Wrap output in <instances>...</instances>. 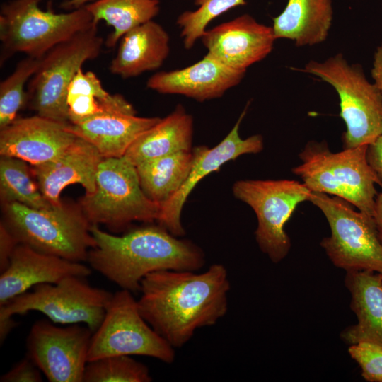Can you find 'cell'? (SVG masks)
Instances as JSON below:
<instances>
[{
  "label": "cell",
  "mask_w": 382,
  "mask_h": 382,
  "mask_svg": "<svg viewBox=\"0 0 382 382\" xmlns=\"http://www.w3.org/2000/svg\"><path fill=\"white\" fill-rule=\"evenodd\" d=\"M231 284L221 264L206 271L165 270L141 282L139 311L173 348L184 346L201 328L215 325L228 311Z\"/></svg>",
  "instance_id": "1"
},
{
  "label": "cell",
  "mask_w": 382,
  "mask_h": 382,
  "mask_svg": "<svg viewBox=\"0 0 382 382\" xmlns=\"http://www.w3.org/2000/svg\"><path fill=\"white\" fill-rule=\"evenodd\" d=\"M91 232L96 246L89 250L86 262L121 289L132 293L139 291L141 280L151 272H197L205 264L201 248L178 238L160 224L134 228L122 236L92 224Z\"/></svg>",
  "instance_id": "2"
},
{
  "label": "cell",
  "mask_w": 382,
  "mask_h": 382,
  "mask_svg": "<svg viewBox=\"0 0 382 382\" xmlns=\"http://www.w3.org/2000/svg\"><path fill=\"white\" fill-rule=\"evenodd\" d=\"M1 221L18 243L70 261H86L89 250L96 246L92 224L79 203L62 202L47 209L4 203Z\"/></svg>",
  "instance_id": "3"
},
{
  "label": "cell",
  "mask_w": 382,
  "mask_h": 382,
  "mask_svg": "<svg viewBox=\"0 0 382 382\" xmlns=\"http://www.w3.org/2000/svg\"><path fill=\"white\" fill-rule=\"evenodd\" d=\"M369 145L332 153L325 141H308L292 168L311 192L339 197L373 216L378 180L368 162Z\"/></svg>",
  "instance_id": "4"
},
{
  "label": "cell",
  "mask_w": 382,
  "mask_h": 382,
  "mask_svg": "<svg viewBox=\"0 0 382 382\" xmlns=\"http://www.w3.org/2000/svg\"><path fill=\"white\" fill-rule=\"evenodd\" d=\"M86 277L68 276L55 284H40L0 306V335L6 337L16 326L15 315L43 313L54 323H83L94 332L101 324L112 294L92 286Z\"/></svg>",
  "instance_id": "5"
},
{
  "label": "cell",
  "mask_w": 382,
  "mask_h": 382,
  "mask_svg": "<svg viewBox=\"0 0 382 382\" xmlns=\"http://www.w3.org/2000/svg\"><path fill=\"white\" fill-rule=\"evenodd\" d=\"M301 71L331 85L340 98L345 123L343 149L369 145L382 135V92L367 80L362 66L350 64L341 53L320 62L310 60Z\"/></svg>",
  "instance_id": "6"
},
{
  "label": "cell",
  "mask_w": 382,
  "mask_h": 382,
  "mask_svg": "<svg viewBox=\"0 0 382 382\" xmlns=\"http://www.w3.org/2000/svg\"><path fill=\"white\" fill-rule=\"evenodd\" d=\"M41 1L11 0L2 4L1 63L17 52L41 59L54 46L94 23L85 6L68 13H55L42 10Z\"/></svg>",
  "instance_id": "7"
},
{
  "label": "cell",
  "mask_w": 382,
  "mask_h": 382,
  "mask_svg": "<svg viewBox=\"0 0 382 382\" xmlns=\"http://www.w3.org/2000/svg\"><path fill=\"white\" fill-rule=\"evenodd\" d=\"M91 224H105L119 231L134 221H158L161 204L143 191L136 166L125 156L103 158L96 178V189L79 202Z\"/></svg>",
  "instance_id": "8"
},
{
  "label": "cell",
  "mask_w": 382,
  "mask_h": 382,
  "mask_svg": "<svg viewBox=\"0 0 382 382\" xmlns=\"http://www.w3.org/2000/svg\"><path fill=\"white\" fill-rule=\"evenodd\" d=\"M98 24L57 45L40 60L38 68L29 80L28 100L37 115L70 124L67 105L69 86L83 64L100 53L103 38Z\"/></svg>",
  "instance_id": "9"
},
{
  "label": "cell",
  "mask_w": 382,
  "mask_h": 382,
  "mask_svg": "<svg viewBox=\"0 0 382 382\" xmlns=\"http://www.w3.org/2000/svg\"><path fill=\"white\" fill-rule=\"evenodd\" d=\"M325 216L331 231L320 245L331 262L347 272L382 274V243L372 216L355 210L347 201L312 192L309 199Z\"/></svg>",
  "instance_id": "10"
},
{
  "label": "cell",
  "mask_w": 382,
  "mask_h": 382,
  "mask_svg": "<svg viewBox=\"0 0 382 382\" xmlns=\"http://www.w3.org/2000/svg\"><path fill=\"white\" fill-rule=\"evenodd\" d=\"M114 355H141L172 364L175 348L142 317L132 293L120 289L112 294L104 318L93 333L88 362Z\"/></svg>",
  "instance_id": "11"
},
{
  "label": "cell",
  "mask_w": 382,
  "mask_h": 382,
  "mask_svg": "<svg viewBox=\"0 0 382 382\" xmlns=\"http://www.w3.org/2000/svg\"><path fill=\"white\" fill-rule=\"evenodd\" d=\"M311 192L303 182L294 180H241L233 185L235 197L255 212L256 241L273 262L289 253L291 241L284 225L299 204L309 201Z\"/></svg>",
  "instance_id": "12"
},
{
  "label": "cell",
  "mask_w": 382,
  "mask_h": 382,
  "mask_svg": "<svg viewBox=\"0 0 382 382\" xmlns=\"http://www.w3.org/2000/svg\"><path fill=\"white\" fill-rule=\"evenodd\" d=\"M93 333L86 325L39 320L26 338V355L50 382H83Z\"/></svg>",
  "instance_id": "13"
},
{
  "label": "cell",
  "mask_w": 382,
  "mask_h": 382,
  "mask_svg": "<svg viewBox=\"0 0 382 382\" xmlns=\"http://www.w3.org/2000/svg\"><path fill=\"white\" fill-rule=\"evenodd\" d=\"M247 105L227 136L216 146L209 148L198 146L192 150V163L185 181L168 201L161 205L158 224L175 236H183L185 231L181 223V212L187 198L205 176L218 171L226 162L248 154H257L264 147L263 138L254 134L246 139L239 135V127L245 117Z\"/></svg>",
  "instance_id": "14"
},
{
  "label": "cell",
  "mask_w": 382,
  "mask_h": 382,
  "mask_svg": "<svg viewBox=\"0 0 382 382\" xmlns=\"http://www.w3.org/2000/svg\"><path fill=\"white\" fill-rule=\"evenodd\" d=\"M200 40L208 55L233 69L246 72L270 54L277 39L272 27L245 13L206 30Z\"/></svg>",
  "instance_id": "15"
},
{
  "label": "cell",
  "mask_w": 382,
  "mask_h": 382,
  "mask_svg": "<svg viewBox=\"0 0 382 382\" xmlns=\"http://www.w3.org/2000/svg\"><path fill=\"white\" fill-rule=\"evenodd\" d=\"M60 123L38 115L16 118L0 129V154L32 166L50 161L66 151L77 137Z\"/></svg>",
  "instance_id": "16"
},
{
  "label": "cell",
  "mask_w": 382,
  "mask_h": 382,
  "mask_svg": "<svg viewBox=\"0 0 382 382\" xmlns=\"http://www.w3.org/2000/svg\"><path fill=\"white\" fill-rule=\"evenodd\" d=\"M0 306L40 284H55L68 276L87 277L91 269L82 262L39 252L18 243L8 267L0 273Z\"/></svg>",
  "instance_id": "17"
},
{
  "label": "cell",
  "mask_w": 382,
  "mask_h": 382,
  "mask_svg": "<svg viewBox=\"0 0 382 382\" xmlns=\"http://www.w3.org/2000/svg\"><path fill=\"white\" fill-rule=\"evenodd\" d=\"M245 74L206 54L197 62L185 68L153 74L146 86L161 94L181 95L204 102L221 97L239 84Z\"/></svg>",
  "instance_id": "18"
},
{
  "label": "cell",
  "mask_w": 382,
  "mask_h": 382,
  "mask_svg": "<svg viewBox=\"0 0 382 382\" xmlns=\"http://www.w3.org/2000/svg\"><path fill=\"white\" fill-rule=\"evenodd\" d=\"M103 157L91 143L77 137L62 154L47 163L33 166L31 170L39 187L54 206L60 204L61 193L69 185H81L86 194L96 189V178Z\"/></svg>",
  "instance_id": "19"
},
{
  "label": "cell",
  "mask_w": 382,
  "mask_h": 382,
  "mask_svg": "<svg viewBox=\"0 0 382 382\" xmlns=\"http://www.w3.org/2000/svg\"><path fill=\"white\" fill-rule=\"evenodd\" d=\"M170 54V36L151 20L127 32L120 40L110 71L123 79L159 69Z\"/></svg>",
  "instance_id": "20"
},
{
  "label": "cell",
  "mask_w": 382,
  "mask_h": 382,
  "mask_svg": "<svg viewBox=\"0 0 382 382\" xmlns=\"http://www.w3.org/2000/svg\"><path fill=\"white\" fill-rule=\"evenodd\" d=\"M345 285L358 322L342 331V339L350 345L367 342L382 346V274L371 270L348 271Z\"/></svg>",
  "instance_id": "21"
},
{
  "label": "cell",
  "mask_w": 382,
  "mask_h": 382,
  "mask_svg": "<svg viewBox=\"0 0 382 382\" xmlns=\"http://www.w3.org/2000/svg\"><path fill=\"white\" fill-rule=\"evenodd\" d=\"M160 120L136 114L110 113L69 124L67 129L91 143L103 158L122 157L139 134Z\"/></svg>",
  "instance_id": "22"
},
{
  "label": "cell",
  "mask_w": 382,
  "mask_h": 382,
  "mask_svg": "<svg viewBox=\"0 0 382 382\" xmlns=\"http://www.w3.org/2000/svg\"><path fill=\"white\" fill-rule=\"evenodd\" d=\"M193 118L178 104L132 142L125 157L134 166L173 154L192 151Z\"/></svg>",
  "instance_id": "23"
},
{
  "label": "cell",
  "mask_w": 382,
  "mask_h": 382,
  "mask_svg": "<svg viewBox=\"0 0 382 382\" xmlns=\"http://www.w3.org/2000/svg\"><path fill=\"white\" fill-rule=\"evenodd\" d=\"M332 17V0H288L272 27L276 39L292 40L298 47L312 46L326 40Z\"/></svg>",
  "instance_id": "24"
},
{
  "label": "cell",
  "mask_w": 382,
  "mask_h": 382,
  "mask_svg": "<svg viewBox=\"0 0 382 382\" xmlns=\"http://www.w3.org/2000/svg\"><path fill=\"white\" fill-rule=\"evenodd\" d=\"M67 105L70 124L104 114H137L134 106L123 96L110 93L93 72H83L82 69L69 86Z\"/></svg>",
  "instance_id": "25"
},
{
  "label": "cell",
  "mask_w": 382,
  "mask_h": 382,
  "mask_svg": "<svg viewBox=\"0 0 382 382\" xmlns=\"http://www.w3.org/2000/svg\"><path fill=\"white\" fill-rule=\"evenodd\" d=\"M192 163V151H183L146 161L136 166L146 195L161 205L183 185Z\"/></svg>",
  "instance_id": "26"
},
{
  "label": "cell",
  "mask_w": 382,
  "mask_h": 382,
  "mask_svg": "<svg viewBox=\"0 0 382 382\" xmlns=\"http://www.w3.org/2000/svg\"><path fill=\"white\" fill-rule=\"evenodd\" d=\"M85 7L95 23L103 21L113 28L105 42L108 47L134 28L153 20L160 10L159 0H95Z\"/></svg>",
  "instance_id": "27"
},
{
  "label": "cell",
  "mask_w": 382,
  "mask_h": 382,
  "mask_svg": "<svg viewBox=\"0 0 382 382\" xmlns=\"http://www.w3.org/2000/svg\"><path fill=\"white\" fill-rule=\"evenodd\" d=\"M32 175L27 162L16 157L1 156L0 197L2 204L17 202L35 209L54 206L44 196Z\"/></svg>",
  "instance_id": "28"
},
{
  "label": "cell",
  "mask_w": 382,
  "mask_h": 382,
  "mask_svg": "<svg viewBox=\"0 0 382 382\" xmlns=\"http://www.w3.org/2000/svg\"><path fill=\"white\" fill-rule=\"evenodd\" d=\"M149 368L129 355H114L88 361L83 382H150Z\"/></svg>",
  "instance_id": "29"
},
{
  "label": "cell",
  "mask_w": 382,
  "mask_h": 382,
  "mask_svg": "<svg viewBox=\"0 0 382 382\" xmlns=\"http://www.w3.org/2000/svg\"><path fill=\"white\" fill-rule=\"evenodd\" d=\"M40 59L27 56L0 83V129L16 119L18 112L27 103L25 83L37 71Z\"/></svg>",
  "instance_id": "30"
},
{
  "label": "cell",
  "mask_w": 382,
  "mask_h": 382,
  "mask_svg": "<svg viewBox=\"0 0 382 382\" xmlns=\"http://www.w3.org/2000/svg\"><path fill=\"white\" fill-rule=\"evenodd\" d=\"M198 8L180 14L176 23L185 49H191L200 40L209 23L227 11L245 5V0H195Z\"/></svg>",
  "instance_id": "31"
},
{
  "label": "cell",
  "mask_w": 382,
  "mask_h": 382,
  "mask_svg": "<svg viewBox=\"0 0 382 382\" xmlns=\"http://www.w3.org/2000/svg\"><path fill=\"white\" fill-rule=\"evenodd\" d=\"M348 352L360 366L366 381L382 382V346L361 342L351 345Z\"/></svg>",
  "instance_id": "32"
},
{
  "label": "cell",
  "mask_w": 382,
  "mask_h": 382,
  "mask_svg": "<svg viewBox=\"0 0 382 382\" xmlns=\"http://www.w3.org/2000/svg\"><path fill=\"white\" fill-rule=\"evenodd\" d=\"M41 370L26 355L9 371L1 375V382H41Z\"/></svg>",
  "instance_id": "33"
},
{
  "label": "cell",
  "mask_w": 382,
  "mask_h": 382,
  "mask_svg": "<svg viewBox=\"0 0 382 382\" xmlns=\"http://www.w3.org/2000/svg\"><path fill=\"white\" fill-rule=\"evenodd\" d=\"M18 244L8 228L0 223V273L8 267L11 255Z\"/></svg>",
  "instance_id": "34"
},
{
  "label": "cell",
  "mask_w": 382,
  "mask_h": 382,
  "mask_svg": "<svg viewBox=\"0 0 382 382\" xmlns=\"http://www.w3.org/2000/svg\"><path fill=\"white\" fill-rule=\"evenodd\" d=\"M366 156L382 187V135L368 146Z\"/></svg>",
  "instance_id": "35"
},
{
  "label": "cell",
  "mask_w": 382,
  "mask_h": 382,
  "mask_svg": "<svg viewBox=\"0 0 382 382\" xmlns=\"http://www.w3.org/2000/svg\"><path fill=\"white\" fill-rule=\"evenodd\" d=\"M371 76L382 92V46L378 47L374 53Z\"/></svg>",
  "instance_id": "36"
},
{
  "label": "cell",
  "mask_w": 382,
  "mask_h": 382,
  "mask_svg": "<svg viewBox=\"0 0 382 382\" xmlns=\"http://www.w3.org/2000/svg\"><path fill=\"white\" fill-rule=\"evenodd\" d=\"M373 218L379 239L382 243V190L376 195Z\"/></svg>",
  "instance_id": "37"
},
{
  "label": "cell",
  "mask_w": 382,
  "mask_h": 382,
  "mask_svg": "<svg viewBox=\"0 0 382 382\" xmlns=\"http://www.w3.org/2000/svg\"><path fill=\"white\" fill-rule=\"evenodd\" d=\"M93 0H68L63 6L66 8L71 10L82 8Z\"/></svg>",
  "instance_id": "38"
}]
</instances>
